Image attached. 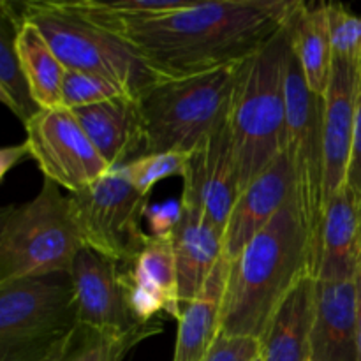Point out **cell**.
I'll use <instances>...</instances> for the list:
<instances>
[{
  "mask_svg": "<svg viewBox=\"0 0 361 361\" xmlns=\"http://www.w3.org/2000/svg\"><path fill=\"white\" fill-rule=\"evenodd\" d=\"M240 66L152 81L137 95L145 123V154H190L224 126Z\"/></svg>",
  "mask_w": 361,
  "mask_h": 361,
  "instance_id": "obj_4",
  "label": "cell"
},
{
  "mask_svg": "<svg viewBox=\"0 0 361 361\" xmlns=\"http://www.w3.org/2000/svg\"><path fill=\"white\" fill-rule=\"evenodd\" d=\"M83 247L69 196L46 180L34 200L0 214V284L69 274Z\"/></svg>",
  "mask_w": 361,
  "mask_h": 361,
  "instance_id": "obj_5",
  "label": "cell"
},
{
  "mask_svg": "<svg viewBox=\"0 0 361 361\" xmlns=\"http://www.w3.org/2000/svg\"><path fill=\"white\" fill-rule=\"evenodd\" d=\"M21 16L41 32L66 71L95 74L134 95L157 80L123 39L69 9L62 0L27 2Z\"/></svg>",
  "mask_w": 361,
  "mask_h": 361,
  "instance_id": "obj_6",
  "label": "cell"
},
{
  "mask_svg": "<svg viewBox=\"0 0 361 361\" xmlns=\"http://www.w3.org/2000/svg\"><path fill=\"white\" fill-rule=\"evenodd\" d=\"M76 324L69 274L0 284V361H44Z\"/></svg>",
  "mask_w": 361,
  "mask_h": 361,
  "instance_id": "obj_7",
  "label": "cell"
},
{
  "mask_svg": "<svg viewBox=\"0 0 361 361\" xmlns=\"http://www.w3.org/2000/svg\"><path fill=\"white\" fill-rule=\"evenodd\" d=\"M228 261L222 257L200 295L182 307L173 361H203L221 335L222 300L228 281Z\"/></svg>",
  "mask_w": 361,
  "mask_h": 361,
  "instance_id": "obj_20",
  "label": "cell"
},
{
  "mask_svg": "<svg viewBox=\"0 0 361 361\" xmlns=\"http://www.w3.org/2000/svg\"><path fill=\"white\" fill-rule=\"evenodd\" d=\"M360 268L361 200L344 185L326 203L316 279L355 281Z\"/></svg>",
  "mask_w": 361,
  "mask_h": 361,
  "instance_id": "obj_17",
  "label": "cell"
},
{
  "mask_svg": "<svg viewBox=\"0 0 361 361\" xmlns=\"http://www.w3.org/2000/svg\"><path fill=\"white\" fill-rule=\"evenodd\" d=\"M69 9L76 11L87 20L97 25L116 23L127 20H143L164 13L185 9L194 0H118V2H99V0H62Z\"/></svg>",
  "mask_w": 361,
  "mask_h": 361,
  "instance_id": "obj_26",
  "label": "cell"
},
{
  "mask_svg": "<svg viewBox=\"0 0 361 361\" xmlns=\"http://www.w3.org/2000/svg\"><path fill=\"white\" fill-rule=\"evenodd\" d=\"M182 307L196 298L224 257L222 235L203 212L182 203V215L171 235Z\"/></svg>",
  "mask_w": 361,
  "mask_h": 361,
  "instance_id": "obj_18",
  "label": "cell"
},
{
  "mask_svg": "<svg viewBox=\"0 0 361 361\" xmlns=\"http://www.w3.org/2000/svg\"><path fill=\"white\" fill-rule=\"evenodd\" d=\"M293 44L310 90L324 97L334 67L326 4H300L291 21Z\"/></svg>",
  "mask_w": 361,
  "mask_h": 361,
  "instance_id": "obj_21",
  "label": "cell"
},
{
  "mask_svg": "<svg viewBox=\"0 0 361 361\" xmlns=\"http://www.w3.org/2000/svg\"><path fill=\"white\" fill-rule=\"evenodd\" d=\"M30 157V150H28L27 143L20 145H11V147H6L0 150V178H6L7 173L11 169H14L16 166H20L21 162H25Z\"/></svg>",
  "mask_w": 361,
  "mask_h": 361,
  "instance_id": "obj_33",
  "label": "cell"
},
{
  "mask_svg": "<svg viewBox=\"0 0 361 361\" xmlns=\"http://www.w3.org/2000/svg\"><path fill=\"white\" fill-rule=\"evenodd\" d=\"M228 264L221 335L261 341L286 296L305 275H312L309 231L295 189L277 215Z\"/></svg>",
  "mask_w": 361,
  "mask_h": 361,
  "instance_id": "obj_2",
  "label": "cell"
},
{
  "mask_svg": "<svg viewBox=\"0 0 361 361\" xmlns=\"http://www.w3.org/2000/svg\"><path fill=\"white\" fill-rule=\"evenodd\" d=\"M361 69L334 56L324 94V201L345 185L355 134Z\"/></svg>",
  "mask_w": 361,
  "mask_h": 361,
  "instance_id": "obj_13",
  "label": "cell"
},
{
  "mask_svg": "<svg viewBox=\"0 0 361 361\" xmlns=\"http://www.w3.org/2000/svg\"><path fill=\"white\" fill-rule=\"evenodd\" d=\"M300 4L194 0L175 13L99 27L123 39L155 78H185L249 60L291 21Z\"/></svg>",
  "mask_w": 361,
  "mask_h": 361,
  "instance_id": "obj_1",
  "label": "cell"
},
{
  "mask_svg": "<svg viewBox=\"0 0 361 361\" xmlns=\"http://www.w3.org/2000/svg\"><path fill=\"white\" fill-rule=\"evenodd\" d=\"M356 342H358V361H361V268L356 275Z\"/></svg>",
  "mask_w": 361,
  "mask_h": 361,
  "instance_id": "obj_34",
  "label": "cell"
},
{
  "mask_svg": "<svg viewBox=\"0 0 361 361\" xmlns=\"http://www.w3.org/2000/svg\"><path fill=\"white\" fill-rule=\"evenodd\" d=\"M289 46L291 21L238 69L229 127L240 194L286 152V60Z\"/></svg>",
  "mask_w": 361,
  "mask_h": 361,
  "instance_id": "obj_3",
  "label": "cell"
},
{
  "mask_svg": "<svg viewBox=\"0 0 361 361\" xmlns=\"http://www.w3.org/2000/svg\"><path fill=\"white\" fill-rule=\"evenodd\" d=\"M145 338L143 335L108 334L78 323L44 361H123L127 353Z\"/></svg>",
  "mask_w": 361,
  "mask_h": 361,
  "instance_id": "obj_25",
  "label": "cell"
},
{
  "mask_svg": "<svg viewBox=\"0 0 361 361\" xmlns=\"http://www.w3.org/2000/svg\"><path fill=\"white\" fill-rule=\"evenodd\" d=\"M130 282L161 296L168 314L178 319L182 314L178 293V275L171 238H154L147 242L137 259L127 270Z\"/></svg>",
  "mask_w": 361,
  "mask_h": 361,
  "instance_id": "obj_24",
  "label": "cell"
},
{
  "mask_svg": "<svg viewBox=\"0 0 361 361\" xmlns=\"http://www.w3.org/2000/svg\"><path fill=\"white\" fill-rule=\"evenodd\" d=\"M310 361H358L356 279H316Z\"/></svg>",
  "mask_w": 361,
  "mask_h": 361,
  "instance_id": "obj_15",
  "label": "cell"
},
{
  "mask_svg": "<svg viewBox=\"0 0 361 361\" xmlns=\"http://www.w3.org/2000/svg\"><path fill=\"white\" fill-rule=\"evenodd\" d=\"M71 210L76 219L87 249L130 267L150 235L141 228L148 208V196L137 190L120 168L111 169L80 192L69 194Z\"/></svg>",
  "mask_w": 361,
  "mask_h": 361,
  "instance_id": "obj_9",
  "label": "cell"
},
{
  "mask_svg": "<svg viewBox=\"0 0 361 361\" xmlns=\"http://www.w3.org/2000/svg\"><path fill=\"white\" fill-rule=\"evenodd\" d=\"M182 215V201L171 200L162 204H148L145 212L150 236L154 238H171Z\"/></svg>",
  "mask_w": 361,
  "mask_h": 361,
  "instance_id": "obj_31",
  "label": "cell"
},
{
  "mask_svg": "<svg viewBox=\"0 0 361 361\" xmlns=\"http://www.w3.org/2000/svg\"><path fill=\"white\" fill-rule=\"evenodd\" d=\"M25 143L46 180L69 194L80 192L111 171L71 109H41L25 123Z\"/></svg>",
  "mask_w": 361,
  "mask_h": 361,
  "instance_id": "obj_10",
  "label": "cell"
},
{
  "mask_svg": "<svg viewBox=\"0 0 361 361\" xmlns=\"http://www.w3.org/2000/svg\"><path fill=\"white\" fill-rule=\"evenodd\" d=\"M69 275L80 324L108 334L143 335L147 338L162 330L161 323H141L133 314L127 270L116 261L83 247Z\"/></svg>",
  "mask_w": 361,
  "mask_h": 361,
  "instance_id": "obj_11",
  "label": "cell"
},
{
  "mask_svg": "<svg viewBox=\"0 0 361 361\" xmlns=\"http://www.w3.org/2000/svg\"><path fill=\"white\" fill-rule=\"evenodd\" d=\"M254 361H263V358H261V355H259V356H257V358L254 360Z\"/></svg>",
  "mask_w": 361,
  "mask_h": 361,
  "instance_id": "obj_35",
  "label": "cell"
},
{
  "mask_svg": "<svg viewBox=\"0 0 361 361\" xmlns=\"http://www.w3.org/2000/svg\"><path fill=\"white\" fill-rule=\"evenodd\" d=\"M130 94L127 88L104 80L95 74L80 73V71H66L62 81V97L60 106L66 109L87 108V106L101 104L113 99L126 97ZM137 97V95H136Z\"/></svg>",
  "mask_w": 361,
  "mask_h": 361,
  "instance_id": "obj_27",
  "label": "cell"
},
{
  "mask_svg": "<svg viewBox=\"0 0 361 361\" xmlns=\"http://www.w3.org/2000/svg\"><path fill=\"white\" fill-rule=\"evenodd\" d=\"M293 21V20H291ZM324 99L314 94L303 76L295 44L286 60V155L291 162L295 194L302 207L310 238L312 275L316 279L324 201Z\"/></svg>",
  "mask_w": 361,
  "mask_h": 361,
  "instance_id": "obj_8",
  "label": "cell"
},
{
  "mask_svg": "<svg viewBox=\"0 0 361 361\" xmlns=\"http://www.w3.org/2000/svg\"><path fill=\"white\" fill-rule=\"evenodd\" d=\"M21 23L23 18L16 11L14 4L2 0L0 2V99L25 126L42 108L32 95L18 56L16 37Z\"/></svg>",
  "mask_w": 361,
  "mask_h": 361,
  "instance_id": "obj_22",
  "label": "cell"
},
{
  "mask_svg": "<svg viewBox=\"0 0 361 361\" xmlns=\"http://www.w3.org/2000/svg\"><path fill=\"white\" fill-rule=\"evenodd\" d=\"M187 159H189V154H182V152L145 154L130 159L127 164L122 166V169L137 190L150 196V190L161 180L185 175Z\"/></svg>",
  "mask_w": 361,
  "mask_h": 361,
  "instance_id": "obj_28",
  "label": "cell"
},
{
  "mask_svg": "<svg viewBox=\"0 0 361 361\" xmlns=\"http://www.w3.org/2000/svg\"><path fill=\"white\" fill-rule=\"evenodd\" d=\"M182 178L183 189L180 201L200 208L224 238L226 224L240 196L229 120L196 150L190 152Z\"/></svg>",
  "mask_w": 361,
  "mask_h": 361,
  "instance_id": "obj_12",
  "label": "cell"
},
{
  "mask_svg": "<svg viewBox=\"0 0 361 361\" xmlns=\"http://www.w3.org/2000/svg\"><path fill=\"white\" fill-rule=\"evenodd\" d=\"M345 185L356 194L361 200V80H360V92H358V108H356V120H355V134H353V148L351 157H349L348 178Z\"/></svg>",
  "mask_w": 361,
  "mask_h": 361,
  "instance_id": "obj_32",
  "label": "cell"
},
{
  "mask_svg": "<svg viewBox=\"0 0 361 361\" xmlns=\"http://www.w3.org/2000/svg\"><path fill=\"white\" fill-rule=\"evenodd\" d=\"M334 56L361 69V16L341 4H326Z\"/></svg>",
  "mask_w": 361,
  "mask_h": 361,
  "instance_id": "obj_29",
  "label": "cell"
},
{
  "mask_svg": "<svg viewBox=\"0 0 361 361\" xmlns=\"http://www.w3.org/2000/svg\"><path fill=\"white\" fill-rule=\"evenodd\" d=\"M316 279L305 275L279 305L261 337L263 361H310Z\"/></svg>",
  "mask_w": 361,
  "mask_h": 361,
  "instance_id": "obj_19",
  "label": "cell"
},
{
  "mask_svg": "<svg viewBox=\"0 0 361 361\" xmlns=\"http://www.w3.org/2000/svg\"><path fill=\"white\" fill-rule=\"evenodd\" d=\"M261 355V341L219 335L203 361H254Z\"/></svg>",
  "mask_w": 361,
  "mask_h": 361,
  "instance_id": "obj_30",
  "label": "cell"
},
{
  "mask_svg": "<svg viewBox=\"0 0 361 361\" xmlns=\"http://www.w3.org/2000/svg\"><path fill=\"white\" fill-rule=\"evenodd\" d=\"M81 129L111 169L145 154V123L136 95L71 109Z\"/></svg>",
  "mask_w": 361,
  "mask_h": 361,
  "instance_id": "obj_16",
  "label": "cell"
},
{
  "mask_svg": "<svg viewBox=\"0 0 361 361\" xmlns=\"http://www.w3.org/2000/svg\"><path fill=\"white\" fill-rule=\"evenodd\" d=\"M293 189L291 162L284 152L235 201L222 238L224 259L228 263L235 261L243 247L277 215Z\"/></svg>",
  "mask_w": 361,
  "mask_h": 361,
  "instance_id": "obj_14",
  "label": "cell"
},
{
  "mask_svg": "<svg viewBox=\"0 0 361 361\" xmlns=\"http://www.w3.org/2000/svg\"><path fill=\"white\" fill-rule=\"evenodd\" d=\"M16 49L35 102L42 109L59 108L66 67L41 32L25 20L18 32Z\"/></svg>",
  "mask_w": 361,
  "mask_h": 361,
  "instance_id": "obj_23",
  "label": "cell"
}]
</instances>
